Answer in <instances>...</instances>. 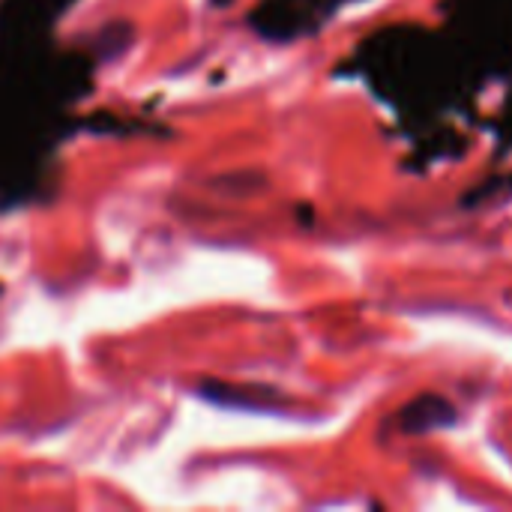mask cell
I'll return each mask as SVG.
<instances>
[{
  "label": "cell",
  "mask_w": 512,
  "mask_h": 512,
  "mask_svg": "<svg viewBox=\"0 0 512 512\" xmlns=\"http://www.w3.org/2000/svg\"><path fill=\"white\" fill-rule=\"evenodd\" d=\"M456 423V408L441 399V396H420L414 399L411 405H405L399 411V429L405 435H423V432H432V429H444V426H453Z\"/></svg>",
  "instance_id": "6da1fadb"
}]
</instances>
